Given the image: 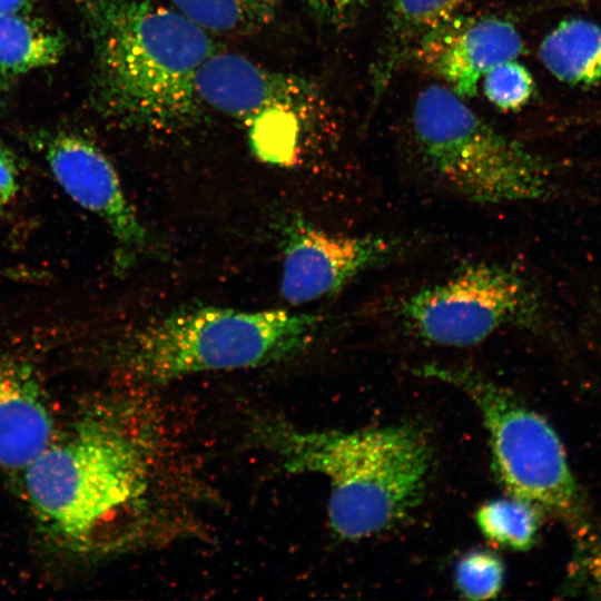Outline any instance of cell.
Returning <instances> with one entry per match:
<instances>
[{
    "label": "cell",
    "mask_w": 601,
    "mask_h": 601,
    "mask_svg": "<svg viewBox=\"0 0 601 601\" xmlns=\"http://www.w3.org/2000/svg\"><path fill=\"white\" fill-rule=\"evenodd\" d=\"M167 459L144 411L97 415L24 469L26 493L45 528L72 550L134 548L160 523Z\"/></svg>",
    "instance_id": "cell-1"
},
{
    "label": "cell",
    "mask_w": 601,
    "mask_h": 601,
    "mask_svg": "<svg viewBox=\"0 0 601 601\" xmlns=\"http://www.w3.org/2000/svg\"><path fill=\"white\" fill-rule=\"evenodd\" d=\"M93 59L98 110L132 129L194 125L204 105L200 66L217 51L209 33L151 0H78Z\"/></svg>",
    "instance_id": "cell-2"
},
{
    "label": "cell",
    "mask_w": 601,
    "mask_h": 601,
    "mask_svg": "<svg viewBox=\"0 0 601 601\" xmlns=\"http://www.w3.org/2000/svg\"><path fill=\"white\" fill-rule=\"evenodd\" d=\"M254 433L285 471L327 479L329 525L346 540L403 520L418 503L431 464L426 437L411 425L315 431L272 417L259 420Z\"/></svg>",
    "instance_id": "cell-3"
},
{
    "label": "cell",
    "mask_w": 601,
    "mask_h": 601,
    "mask_svg": "<svg viewBox=\"0 0 601 601\" xmlns=\"http://www.w3.org/2000/svg\"><path fill=\"white\" fill-rule=\"evenodd\" d=\"M319 324L318 315L287 309L186 308L137 329L121 356L135 377L150 383L260 367L303 352Z\"/></svg>",
    "instance_id": "cell-4"
},
{
    "label": "cell",
    "mask_w": 601,
    "mask_h": 601,
    "mask_svg": "<svg viewBox=\"0 0 601 601\" xmlns=\"http://www.w3.org/2000/svg\"><path fill=\"white\" fill-rule=\"evenodd\" d=\"M412 122L425 161L462 197L504 204L541 199L550 191L542 162L482 120L450 88H424Z\"/></svg>",
    "instance_id": "cell-5"
},
{
    "label": "cell",
    "mask_w": 601,
    "mask_h": 601,
    "mask_svg": "<svg viewBox=\"0 0 601 601\" xmlns=\"http://www.w3.org/2000/svg\"><path fill=\"white\" fill-rule=\"evenodd\" d=\"M417 372L472 400L489 434L496 475L511 496L566 521L581 518L582 497L563 444L543 416L473 368L426 364Z\"/></svg>",
    "instance_id": "cell-6"
},
{
    "label": "cell",
    "mask_w": 601,
    "mask_h": 601,
    "mask_svg": "<svg viewBox=\"0 0 601 601\" xmlns=\"http://www.w3.org/2000/svg\"><path fill=\"white\" fill-rule=\"evenodd\" d=\"M198 96L242 122L254 151L264 160L292 158L302 129L328 111L321 91L307 79L260 66L233 52H214L196 77Z\"/></svg>",
    "instance_id": "cell-7"
},
{
    "label": "cell",
    "mask_w": 601,
    "mask_h": 601,
    "mask_svg": "<svg viewBox=\"0 0 601 601\" xmlns=\"http://www.w3.org/2000/svg\"><path fill=\"white\" fill-rule=\"evenodd\" d=\"M538 311V298L518 270L477 263L411 294L398 315L405 328L426 343L464 347L504 327L533 324Z\"/></svg>",
    "instance_id": "cell-8"
},
{
    "label": "cell",
    "mask_w": 601,
    "mask_h": 601,
    "mask_svg": "<svg viewBox=\"0 0 601 601\" xmlns=\"http://www.w3.org/2000/svg\"><path fill=\"white\" fill-rule=\"evenodd\" d=\"M396 252L391 238L334 234L294 218L283 231L280 295L292 306L331 297Z\"/></svg>",
    "instance_id": "cell-9"
},
{
    "label": "cell",
    "mask_w": 601,
    "mask_h": 601,
    "mask_svg": "<svg viewBox=\"0 0 601 601\" xmlns=\"http://www.w3.org/2000/svg\"><path fill=\"white\" fill-rule=\"evenodd\" d=\"M48 166L66 194L98 216L118 248V265L126 268L150 245L146 227L129 203L108 157L91 140L69 132L52 136L45 149Z\"/></svg>",
    "instance_id": "cell-10"
},
{
    "label": "cell",
    "mask_w": 601,
    "mask_h": 601,
    "mask_svg": "<svg viewBox=\"0 0 601 601\" xmlns=\"http://www.w3.org/2000/svg\"><path fill=\"white\" fill-rule=\"evenodd\" d=\"M523 51L515 26L495 17H453L418 47L414 56L462 99L474 97L481 77Z\"/></svg>",
    "instance_id": "cell-11"
},
{
    "label": "cell",
    "mask_w": 601,
    "mask_h": 601,
    "mask_svg": "<svg viewBox=\"0 0 601 601\" xmlns=\"http://www.w3.org/2000/svg\"><path fill=\"white\" fill-rule=\"evenodd\" d=\"M55 441V421L33 370L0 356V466L26 469Z\"/></svg>",
    "instance_id": "cell-12"
},
{
    "label": "cell",
    "mask_w": 601,
    "mask_h": 601,
    "mask_svg": "<svg viewBox=\"0 0 601 601\" xmlns=\"http://www.w3.org/2000/svg\"><path fill=\"white\" fill-rule=\"evenodd\" d=\"M465 0H393L388 12L383 50L374 67V85L380 89L421 43L451 20Z\"/></svg>",
    "instance_id": "cell-13"
},
{
    "label": "cell",
    "mask_w": 601,
    "mask_h": 601,
    "mask_svg": "<svg viewBox=\"0 0 601 601\" xmlns=\"http://www.w3.org/2000/svg\"><path fill=\"white\" fill-rule=\"evenodd\" d=\"M543 66L562 82L601 85V27L582 18L558 23L542 40Z\"/></svg>",
    "instance_id": "cell-14"
},
{
    "label": "cell",
    "mask_w": 601,
    "mask_h": 601,
    "mask_svg": "<svg viewBox=\"0 0 601 601\" xmlns=\"http://www.w3.org/2000/svg\"><path fill=\"white\" fill-rule=\"evenodd\" d=\"M66 41L59 31L27 16L0 13V73L20 75L52 66Z\"/></svg>",
    "instance_id": "cell-15"
},
{
    "label": "cell",
    "mask_w": 601,
    "mask_h": 601,
    "mask_svg": "<svg viewBox=\"0 0 601 601\" xmlns=\"http://www.w3.org/2000/svg\"><path fill=\"white\" fill-rule=\"evenodd\" d=\"M171 8L207 32L244 35L267 27L279 0H167Z\"/></svg>",
    "instance_id": "cell-16"
},
{
    "label": "cell",
    "mask_w": 601,
    "mask_h": 601,
    "mask_svg": "<svg viewBox=\"0 0 601 601\" xmlns=\"http://www.w3.org/2000/svg\"><path fill=\"white\" fill-rule=\"evenodd\" d=\"M538 511L531 503L511 496L482 504L475 519L481 532L492 542L514 550H526L536 538Z\"/></svg>",
    "instance_id": "cell-17"
},
{
    "label": "cell",
    "mask_w": 601,
    "mask_h": 601,
    "mask_svg": "<svg viewBox=\"0 0 601 601\" xmlns=\"http://www.w3.org/2000/svg\"><path fill=\"white\" fill-rule=\"evenodd\" d=\"M483 90L486 98L501 110L512 111L523 107L534 92L532 75L516 59L504 61L484 75Z\"/></svg>",
    "instance_id": "cell-18"
},
{
    "label": "cell",
    "mask_w": 601,
    "mask_h": 601,
    "mask_svg": "<svg viewBox=\"0 0 601 601\" xmlns=\"http://www.w3.org/2000/svg\"><path fill=\"white\" fill-rule=\"evenodd\" d=\"M503 577L501 560L489 551H472L465 554L455 569L456 587L471 600L495 597L501 590Z\"/></svg>",
    "instance_id": "cell-19"
},
{
    "label": "cell",
    "mask_w": 601,
    "mask_h": 601,
    "mask_svg": "<svg viewBox=\"0 0 601 601\" xmlns=\"http://www.w3.org/2000/svg\"><path fill=\"white\" fill-rule=\"evenodd\" d=\"M568 584L574 592L601 597V532L578 548L569 564Z\"/></svg>",
    "instance_id": "cell-20"
},
{
    "label": "cell",
    "mask_w": 601,
    "mask_h": 601,
    "mask_svg": "<svg viewBox=\"0 0 601 601\" xmlns=\"http://www.w3.org/2000/svg\"><path fill=\"white\" fill-rule=\"evenodd\" d=\"M368 0H305L323 21L341 24L352 18Z\"/></svg>",
    "instance_id": "cell-21"
},
{
    "label": "cell",
    "mask_w": 601,
    "mask_h": 601,
    "mask_svg": "<svg viewBox=\"0 0 601 601\" xmlns=\"http://www.w3.org/2000/svg\"><path fill=\"white\" fill-rule=\"evenodd\" d=\"M18 189L13 158L0 157V207L13 198Z\"/></svg>",
    "instance_id": "cell-22"
},
{
    "label": "cell",
    "mask_w": 601,
    "mask_h": 601,
    "mask_svg": "<svg viewBox=\"0 0 601 601\" xmlns=\"http://www.w3.org/2000/svg\"><path fill=\"white\" fill-rule=\"evenodd\" d=\"M38 0H0V13H28Z\"/></svg>",
    "instance_id": "cell-23"
},
{
    "label": "cell",
    "mask_w": 601,
    "mask_h": 601,
    "mask_svg": "<svg viewBox=\"0 0 601 601\" xmlns=\"http://www.w3.org/2000/svg\"><path fill=\"white\" fill-rule=\"evenodd\" d=\"M0 157L13 158L10 150L7 148V146L2 142L1 139H0Z\"/></svg>",
    "instance_id": "cell-24"
}]
</instances>
